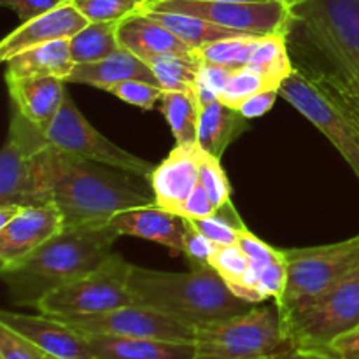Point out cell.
I'll list each match as a JSON object with an SVG mask.
<instances>
[{
	"label": "cell",
	"instance_id": "obj_1",
	"mask_svg": "<svg viewBox=\"0 0 359 359\" xmlns=\"http://www.w3.org/2000/svg\"><path fill=\"white\" fill-rule=\"evenodd\" d=\"M56 205L65 226L107 224L114 214L156 205L147 179L48 146L34 160V205Z\"/></svg>",
	"mask_w": 359,
	"mask_h": 359
},
{
	"label": "cell",
	"instance_id": "obj_2",
	"mask_svg": "<svg viewBox=\"0 0 359 359\" xmlns=\"http://www.w3.org/2000/svg\"><path fill=\"white\" fill-rule=\"evenodd\" d=\"M118 237L109 223L65 226L23 262L0 270L11 304L37 307L46 294L104 265Z\"/></svg>",
	"mask_w": 359,
	"mask_h": 359
},
{
	"label": "cell",
	"instance_id": "obj_3",
	"mask_svg": "<svg viewBox=\"0 0 359 359\" xmlns=\"http://www.w3.org/2000/svg\"><path fill=\"white\" fill-rule=\"evenodd\" d=\"M128 287L137 305H146L198 330L251 311L255 304L237 297L214 269L189 272L130 266Z\"/></svg>",
	"mask_w": 359,
	"mask_h": 359
},
{
	"label": "cell",
	"instance_id": "obj_4",
	"mask_svg": "<svg viewBox=\"0 0 359 359\" xmlns=\"http://www.w3.org/2000/svg\"><path fill=\"white\" fill-rule=\"evenodd\" d=\"M294 27L326 60L328 77L359 116V0H297Z\"/></svg>",
	"mask_w": 359,
	"mask_h": 359
},
{
	"label": "cell",
	"instance_id": "obj_5",
	"mask_svg": "<svg viewBox=\"0 0 359 359\" xmlns=\"http://www.w3.org/2000/svg\"><path fill=\"white\" fill-rule=\"evenodd\" d=\"M279 95L337 147L359 179V116L328 74L294 67Z\"/></svg>",
	"mask_w": 359,
	"mask_h": 359
},
{
	"label": "cell",
	"instance_id": "obj_6",
	"mask_svg": "<svg viewBox=\"0 0 359 359\" xmlns=\"http://www.w3.org/2000/svg\"><path fill=\"white\" fill-rule=\"evenodd\" d=\"M195 346V359H270L291 344L276 304L198 328Z\"/></svg>",
	"mask_w": 359,
	"mask_h": 359
},
{
	"label": "cell",
	"instance_id": "obj_7",
	"mask_svg": "<svg viewBox=\"0 0 359 359\" xmlns=\"http://www.w3.org/2000/svg\"><path fill=\"white\" fill-rule=\"evenodd\" d=\"M287 280L276 300L280 318L321 297L359 263V235L335 244L283 249Z\"/></svg>",
	"mask_w": 359,
	"mask_h": 359
},
{
	"label": "cell",
	"instance_id": "obj_8",
	"mask_svg": "<svg viewBox=\"0 0 359 359\" xmlns=\"http://www.w3.org/2000/svg\"><path fill=\"white\" fill-rule=\"evenodd\" d=\"M294 347L330 349L337 339L359 328V263L335 286L283 319Z\"/></svg>",
	"mask_w": 359,
	"mask_h": 359
},
{
	"label": "cell",
	"instance_id": "obj_9",
	"mask_svg": "<svg viewBox=\"0 0 359 359\" xmlns=\"http://www.w3.org/2000/svg\"><path fill=\"white\" fill-rule=\"evenodd\" d=\"M130 266L114 252L97 270L46 294L35 309L44 316L65 319L100 314L135 304L128 287Z\"/></svg>",
	"mask_w": 359,
	"mask_h": 359
},
{
	"label": "cell",
	"instance_id": "obj_10",
	"mask_svg": "<svg viewBox=\"0 0 359 359\" xmlns=\"http://www.w3.org/2000/svg\"><path fill=\"white\" fill-rule=\"evenodd\" d=\"M142 9L189 14L219 27L252 35H290L294 27L293 6L284 0H270V2L147 0Z\"/></svg>",
	"mask_w": 359,
	"mask_h": 359
},
{
	"label": "cell",
	"instance_id": "obj_11",
	"mask_svg": "<svg viewBox=\"0 0 359 359\" xmlns=\"http://www.w3.org/2000/svg\"><path fill=\"white\" fill-rule=\"evenodd\" d=\"M44 135L48 142L58 149L86 158V160L97 161V163L130 172V174L147 179V181L156 168L151 161L135 156L130 151L123 149L118 144L109 140L105 135H102L81 114L76 102L72 100L69 93L65 95V100H63L58 114L44 130Z\"/></svg>",
	"mask_w": 359,
	"mask_h": 359
},
{
	"label": "cell",
	"instance_id": "obj_12",
	"mask_svg": "<svg viewBox=\"0 0 359 359\" xmlns=\"http://www.w3.org/2000/svg\"><path fill=\"white\" fill-rule=\"evenodd\" d=\"M58 319V318H56ZM84 335H114L132 339L195 342L196 330L146 305H126L114 311L62 319Z\"/></svg>",
	"mask_w": 359,
	"mask_h": 359
},
{
	"label": "cell",
	"instance_id": "obj_13",
	"mask_svg": "<svg viewBox=\"0 0 359 359\" xmlns=\"http://www.w3.org/2000/svg\"><path fill=\"white\" fill-rule=\"evenodd\" d=\"M48 144L44 130L13 109L0 154V205H34V160Z\"/></svg>",
	"mask_w": 359,
	"mask_h": 359
},
{
	"label": "cell",
	"instance_id": "obj_14",
	"mask_svg": "<svg viewBox=\"0 0 359 359\" xmlns=\"http://www.w3.org/2000/svg\"><path fill=\"white\" fill-rule=\"evenodd\" d=\"M63 228V214L53 203L23 207L13 221L0 228V270L23 262Z\"/></svg>",
	"mask_w": 359,
	"mask_h": 359
},
{
	"label": "cell",
	"instance_id": "obj_15",
	"mask_svg": "<svg viewBox=\"0 0 359 359\" xmlns=\"http://www.w3.org/2000/svg\"><path fill=\"white\" fill-rule=\"evenodd\" d=\"M0 325L34 344L46 356L55 359H95L90 342L76 328L51 316H28L4 311Z\"/></svg>",
	"mask_w": 359,
	"mask_h": 359
},
{
	"label": "cell",
	"instance_id": "obj_16",
	"mask_svg": "<svg viewBox=\"0 0 359 359\" xmlns=\"http://www.w3.org/2000/svg\"><path fill=\"white\" fill-rule=\"evenodd\" d=\"M90 21L81 14L72 0H67L55 9H49L30 20L21 21L20 27L14 28L0 42V60L6 62L11 56L34 48V46L72 39Z\"/></svg>",
	"mask_w": 359,
	"mask_h": 359
},
{
	"label": "cell",
	"instance_id": "obj_17",
	"mask_svg": "<svg viewBox=\"0 0 359 359\" xmlns=\"http://www.w3.org/2000/svg\"><path fill=\"white\" fill-rule=\"evenodd\" d=\"M202 156L203 151L198 144L175 146L168 156L156 165L149 184L158 207L181 214L182 205L200 181Z\"/></svg>",
	"mask_w": 359,
	"mask_h": 359
},
{
	"label": "cell",
	"instance_id": "obj_18",
	"mask_svg": "<svg viewBox=\"0 0 359 359\" xmlns=\"http://www.w3.org/2000/svg\"><path fill=\"white\" fill-rule=\"evenodd\" d=\"M109 224L126 237L144 238L165 245L170 255H182V241L189 228L188 217L158 205L123 210L109 219Z\"/></svg>",
	"mask_w": 359,
	"mask_h": 359
},
{
	"label": "cell",
	"instance_id": "obj_19",
	"mask_svg": "<svg viewBox=\"0 0 359 359\" xmlns=\"http://www.w3.org/2000/svg\"><path fill=\"white\" fill-rule=\"evenodd\" d=\"M118 41L119 48L133 53L147 65L163 55H184L193 51L168 28L142 11L130 14L119 21Z\"/></svg>",
	"mask_w": 359,
	"mask_h": 359
},
{
	"label": "cell",
	"instance_id": "obj_20",
	"mask_svg": "<svg viewBox=\"0 0 359 359\" xmlns=\"http://www.w3.org/2000/svg\"><path fill=\"white\" fill-rule=\"evenodd\" d=\"M13 109L46 130L65 100V83L60 77H21L6 79Z\"/></svg>",
	"mask_w": 359,
	"mask_h": 359
},
{
	"label": "cell",
	"instance_id": "obj_21",
	"mask_svg": "<svg viewBox=\"0 0 359 359\" xmlns=\"http://www.w3.org/2000/svg\"><path fill=\"white\" fill-rule=\"evenodd\" d=\"M132 79L146 81V83L160 86L156 76L146 62H142L133 53L119 48L118 51L100 62L76 65L67 83L86 84V86L98 88V90L111 91L118 84Z\"/></svg>",
	"mask_w": 359,
	"mask_h": 359
},
{
	"label": "cell",
	"instance_id": "obj_22",
	"mask_svg": "<svg viewBox=\"0 0 359 359\" xmlns=\"http://www.w3.org/2000/svg\"><path fill=\"white\" fill-rule=\"evenodd\" d=\"M84 335V333H83ZM95 359H195V342H167L114 335H84Z\"/></svg>",
	"mask_w": 359,
	"mask_h": 359
},
{
	"label": "cell",
	"instance_id": "obj_23",
	"mask_svg": "<svg viewBox=\"0 0 359 359\" xmlns=\"http://www.w3.org/2000/svg\"><path fill=\"white\" fill-rule=\"evenodd\" d=\"M6 79L21 77H60L67 81L76 62L70 53V39L34 46L4 62Z\"/></svg>",
	"mask_w": 359,
	"mask_h": 359
},
{
	"label": "cell",
	"instance_id": "obj_24",
	"mask_svg": "<svg viewBox=\"0 0 359 359\" xmlns=\"http://www.w3.org/2000/svg\"><path fill=\"white\" fill-rule=\"evenodd\" d=\"M249 119L238 109L214 100L200 109L198 146L203 153L221 160L233 140L249 130Z\"/></svg>",
	"mask_w": 359,
	"mask_h": 359
},
{
	"label": "cell",
	"instance_id": "obj_25",
	"mask_svg": "<svg viewBox=\"0 0 359 359\" xmlns=\"http://www.w3.org/2000/svg\"><path fill=\"white\" fill-rule=\"evenodd\" d=\"M142 13H146L147 16L156 20L158 23L163 25L165 28L172 32L175 37L181 39L189 49H200L207 44H212V42L223 41V39L230 37H238L241 32L230 30V28L219 27V25H214L210 21L202 20V18L189 16V14L182 13H172V11H156V9H140Z\"/></svg>",
	"mask_w": 359,
	"mask_h": 359
},
{
	"label": "cell",
	"instance_id": "obj_26",
	"mask_svg": "<svg viewBox=\"0 0 359 359\" xmlns=\"http://www.w3.org/2000/svg\"><path fill=\"white\" fill-rule=\"evenodd\" d=\"M160 107L168 126H170L175 146H195V144H198L200 102L195 93L163 91Z\"/></svg>",
	"mask_w": 359,
	"mask_h": 359
},
{
	"label": "cell",
	"instance_id": "obj_27",
	"mask_svg": "<svg viewBox=\"0 0 359 359\" xmlns=\"http://www.w3.org/2000/svg\"><path fill=\"white\" fill-rule=\"evenodd\" d=\"M248 69L259 74L270 88H280L294 70L287 53V35H263Z\"/></svg>",
	"mask_w": 359,
	"mask_h": 359
},
{
	"label": "cell",
	"instance_id": "obj_28",
	"mask_svg": "<svg viewBox=\"0 0 359 359\" xmlns=\"http://www.w3.org/2000/svg\"><path fill=\"white\" fill-rule=\"evenodd\" d=\"M163 91H188L196 95L202 58L198 53L184 55H163L149 63Z\"/></svg>",
	"mask_w": 359,
	"mask_h": 359
},
{
	"label": "cell",
	"instance_id": "obj_29",
	"mask_svg": "<svg viewBox=\"0 0 359 359\" xmlns=\"http://www.w3.org/2000/svg\"><path fill=\"white\" fill-rule=\"evenodd\" d=\"M119 23H88L70 39V53L76 62L95 63L107 58L119 49Z\"/></svg>",
	"mask_w": 359,
	"mask_h": 359
},
{
	"label": "cell",
	"instance_id": "obj_30",
	"mask_svg": "<svg viewBox=\"0 0 359 359\" xmlns=\"http://www.w3.org/2000/svg\"><path fill=\"white\" fill-rule=\"evenodd\" d=\"M262 37L263 35L252 34L238 35V37H230L212 42V44H207L203 48L195 49V51L198 53V56L205 63L226 67L230 70H238L249 65Z\"/></svg>",
	"mask_w": 359,
	"mask_h": 359
},
{
	"label": "cell",
	"instance_id": "obj_31",
	"mask_svg": "<svg viewBox=\"0 0 359 359\" xmlns=\"http://www.w3.org/2000/svg\"><path fill=\"white\" fill-rule=\"evenodd\" d=\"M238 245L245 251V255L249 256V270L244 277V283L241 287L233 291L237 297L244 298L245 302H251V304H262L256 293V284H258L259 277H262L263 270L269 266V263L272 262L277 256L279 249L272 248V245L265 244L263 241H259L256 235H252L251 231H242L241 237H238Z\"/></svg>",
	"mask_w": 359,
	"mask_h": 359
},
{
	"label": "cell",
	"instance_id": "obj_32",
	"mask_svg": "<svg viewBox=\"0 0 359 359\" xmlns=\"http://www.w3.org/2000/svg\"><path fill=\"white\" fill-rule=\"evenodd\" d=\"M191 226L205 235L216 245H233L238 242L242 231H248V226L242 221L241 214L233 207V203L226 202L214 214L200 219H189Z\"/></svg>",
	"mask_w": 359,
	"mask_h": 359
},
{
	"label": "cell",
	"instance_id": "obj_33",
	"mask_svg": "<svg viewBox=\"0 0 359 359\" xmlns=\"http://www.w3.org/2000/svg\"><path fill=\"white\" fill-rule=\"evenodd\" d=\"M90 23H119L126 16L139 13L147 0H72Z\"/></svg>",
	"mask_w": 359,
	"mask_h": 359
},
{
	"label": "cell",
	"instance_id": "obj_34",
	"mask_svg": "<svg viewBox=\"0 0 359 359\" xmlns=\"http://www.w3.org/2000/svg\"><path fill=\"white\" fill-rule=\"evenodd\" d=\"M210 266L226 280L231 291H235L244 283V277L249 270V256L238 244L217 245Z\"/></svg>",
	"mask_w": 359,
	"mask_h": 359
},
{
	"label": "cell",
	"instance_id": "obj_35",
	"mask_svg": "<svg viewBox=\"0 0 359 359\" xmlns=\"http://www.w3.org/2000/svg\"><path fill=\"white\" fill-rule=\"evenodd\" d=\"M269 83L263 79L259 74H256L255 70L248 69H238L231 72L230 81H228L226 88L221 93L219 100L223 104L230 105L233 109H241V105L244 104L248 98H251L252 95L259 93L263 90H269Z\"/></svg>",
	"mask_w": 359,
	"mask_h": 359
},
{
	"label": "cell",
	"instance_id": "obj_36",
	"mask_svg": "<svg viewBox=\"0 0 359 359\" xmlns=\"http://www.w3.org/2000/svg\"><path fill=\"white\" fill-rule=\"evenodd\" d=\"M200 184L210 196L214 209H219L226 202H230L231 188L228 182L226 172L223 170L221 160L210 156V154L203 153L202 165H200Z\"/></svg>",
	"mask_w": 359,
	"mask_h": 359
},
{
	"label": "cell",
	"instance_id": "obj_37",
	"mask_svg": "<svg viewBox=\"0 0 359 359\" xmlns=\"http://www.w3.org/2000/svg\"><path fill=\"white\" fill-rule=\"evenodd\" d=\"M109 93H112L116 98L126 102V104L140 107L142 111H151L161 100L163 90L160 86H156V84L132 79L114 86Z\"/></svg>",
	"mask_w": 359,
	"mask_h": 359
},
{
	"label": "cell",
	"instance_id": "obj_38",
	"mask_svg": "<svg viewBox=\"0 0 359 359\" xmlns=\"http://www.w3.org/2000/svg\"><path fill=\"white\" fill-rule=\"evenodd\" d=\"M216 249L217 245L212 241H209L205 235L195 230L189 223L184 241H182V256L188 259L189 269H212L210 263H212L214 255H216Z\"/></svg>",
	"mask_w": 359,
	"mask_h": 359
},
{
	"label": "cell",
	"instance_id": "obj_39",
	"mask_svg": "<svg viewBox=\"0 0 359 359\" xmlns=\"http://www.w3.org/2000/svg\"><path fill=\"white\" fill-rule=\"evenodd\" d=\"M286 280H287L286 258H284L283 251L279 249L277 256L269 263V266L263 270L262 277H259L258 284H256V293H258L259 302H265L269 300V298L279 300L284 287H286Z\"/></svg>",
	"mask_w": 359,
	"mask_h": 359
},
{
	"label": "cell",
	"instance_id": "obj_40",
	"mask_svg": "<svg viewBox=\"0 0 359 359\" xmlns=\"http://www.w3.org/2000/svg\"><path fill=\"white\" fill-rule=\"evenodd\" d=\"M0 359H46V354L20 333L0 325Z\"/></svg>",
	"mask_w": 359,
	"mask_h": 359
},
{
	"label": "cell",
	"instance_id": "obj_41",
	"mask_svg": "<svg viewBox=\"0 0 359 359\" xmlns=\"http://www.w3.org/2000/svg\"><path fill=\"white\" fill-rule=\"evenodd\" d=\"M63 2H67V0H0V4L7 9L14 11L21 21H27L37 14L55 9Z\"/></svg>",
	"mask_w": 359,
	"mask_h": 359
},
{
	"label": "cell",
	"instance_id": "obj_42",
	"mask_svg": "<svg viewBox=\"0 0 359 359\" xmlns=\"http://www.w3.org/2000/svg\"><path fill=\"white\" fill-rule=\"evenodd\" d=\"M214 212H216V209H214L212 202H210V196L207 195V191L198 181L196 188L193 189V193L188 196L184 205H182L181 214L188 217V219H200V217H207Z\"/></svg>",
	"mask_w": 359,
	"mask_h": 359
},
{
	"label": "cell",
	"instance_id": "obj_43",
	"mask_svg": "<svg viewBox=\"0 0 359 359\" xmlns=\"http://www.w3.org/2000/svg\"><path fill=\"white\" fill-rule=\"evenodd\" d=\"M277 97H279V88H269V90H263L259 91V93L252 95L251 98H248V100L241 105L238 111H241L242 116H245L248 119L259 118V116L266 114V112L273 107Z\"/></svg>",
	"mask_w": 359,
	"mask_h": 359
},
{
	"label": "cell",
	"instance_id": "obj_44",
	"mask_svg": "<svg viewBox=\"0 0 359 359\" xmlns=\"http://www.w3.org/2000/svg\"><path fill=\"white\" fill-rule=\"evenodd\" d=\"M231 72L233 70L226 69V67H219V65H212V63H205L202 60V67H200V74H198V84L202 86L209 88L210 91L221 97V93L226 88L228 81H230Z\"/></svg>",
	"mask_w": 359,
	"mask_h": 359
},
{
	"label": "cell",
	"instance_id": "obj_45",
	"mask_svg": "<svg viewBox=\"0 0 359 359\" xmlns=\"http://www.w3.org/2000/svg\"><path fill=\"white\" fill-rule=\"evenodd\" d=\"M270 359H340V356L332 347L330 349H314V347L291 346Z\"/></svg>",
	"mask_w": 359,
	"mask_h": 359
},
{
	"label": "cell",
	"instance_id": "obj_46",
	"mask_svg": "<svg viewBox=\"0 0 359 359\" xmlns=\"http://www.w3.org/2000/svg\"><path fill=\"white\" fill-rule=\"evenodd\" d=\"M332 349L339 354L340 359H359V328L337 339L332 344Z\"/></svg>",
	"mask_w": 359,
	"mask_h": 359
},
{
	"label": "cell",
	"instance_id": "obj_47",
	"mask_svg": "<svg viewBox=\"0 0 359 359\" xmlns=\"http://www.w3.org/2000/svg\"><path fill=\"white\" fill-rule=\"evenodd\" d=\"M25 205H18V203H11V205H0V228L6 226L9 221H13L18 214L21 212Z\"/></svg>",
	"mask_w": 359,
	"mask_h": 359
},
{
	"label": "cell",
	"instance_id": "obj_48",
	"mask_svg": "<svg viewBox=\"0 0 359 359\" xmlns=\"http://www.w3.org/2000/svg\"><path fill=\"white\" fill-rule=\"evenodd\" d=\"M284 2H287V4H291V6H293V4L297 2V0H284Z\"/></svg>",
	"mask_w": 359,
	"mask_h": 359
},
{
	"label": "cell",
	"instance_id": "obj_49",
	"mask_svg": "<svg viewBox=\"0 0 359 359\" xmlns=\"http://www.w3.org/2000/svg\"><path fill=\"white\" fill-rule=\"evenodd\" d=\"M46 359H55V358H49V356H46Z\"/></svg>",
	"mask_w": 359,
	"mask_h": 359
}]
</instances>
